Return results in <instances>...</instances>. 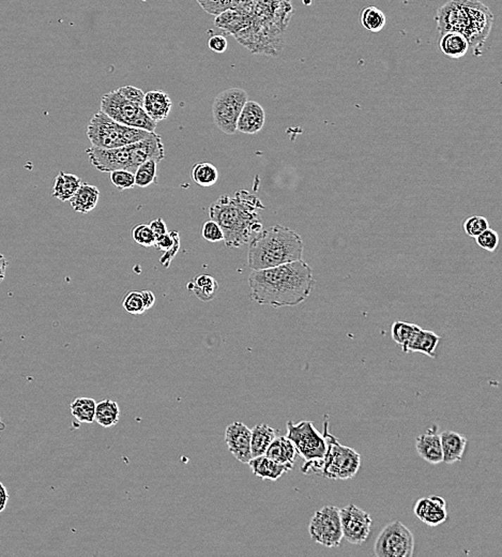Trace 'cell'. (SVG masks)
Listing matches in <instances>:
<instances>
[{"instance_id":"obj_3","label":"cell","mask_w":502,"mask_h":557,"mask_svg":"<svg viewBox=\"0 0 502 557\" xmlns=\"http://www.w3.org/2000/svg\"><path fill=\"white\" fill-rule=\"evenodd\" d=\"M301 236L287 226H273L252 237L248 252L251 269L261 270L300 261L303 255Z\"/></svg>"},{"instance_id":"obj_4","label":"cell","mask_w":502,"mask_h":557,"mask_svg":"<svg viewBox=\"0 0 502 557\" xmlns=\"http://www.w3.org/2000/svg\"><path fill=\"white\" fill-rule=\"evenodd\" d=\"M436 20L440 34L460 32L470 47H478L489 36L494 14L480 0H450L438 9Z\"/></svg>"},{"instance_id":"obj_41","label":"cell","mask_w":502,"mask_h":557,"mask_svg":"<svg viewBox=\"0 0 502 557\" xmlns=\"http://www.w3.org/2000/svg\"><path fill=\"white\" fill-rule=\"evenodd\" d=\"M117 92L127 100L131 101L139 106H143L145 94L139 88L134 87V86H123V87H119Z\"/></svg>"},{"instance_id":"obj_10","label":"cell","mask_w":502,"mask_h":557,"mask_svg":"<svg viewBox=\"0 0 502 557\" xmlns=\"http://www.w3.org/2000/svg\"><path fill=\"white\" fill-rule=\"evenodd\" d=\"M246 101V90L237 87L224 90L215 97L213 104V121L223 133L228 135L236 133L237 121Z\"/></svg>"},{"instance_id":"obj_6","label":"cell","mask_w":502,"mask_h":557,"mask_svg":"<svg viewBox=\"0 0 502 557\" xmlns=\"http://www.w3.org/2000/svg\"><path fill=\"white\" fill-rule=\"evenodd\" d=\"M153 134L154 132L121 125L101 111L92 116L87 127L88 140L92 145L105 149L131 145L144 141Z\"/></svg>"},{"instance_id":"obj_32","label":"cell","mask_w":502,"mask_h":557,"mask_svg":"<svg viewBox=\"0 0 502 557\" xmlns=\"http://www.w3.org/2000/svg\"><path fill=\"white\" fill-rule=\"evenodd\" d=\"M420 326L415 325V324L401 321L395 322L391 327V336H392L395 343L400 345L404 350L410 340L413 339V334L417 332Z\"/></svg>"},{"instance_id":"obj_28","label":"cell","mask_w":502,"mask_h":557,"mask_svg":"<svg viewBox=\"0 0 502 557\" xmlns=\"http://www.w3.org/2000/svg\"><path fill=\"white\" fill-rule=\"evenodd\" d=\"M120 418V408L118 403L112 400H103L96 403L94 422L103 428L116 426Z\"/></svg>"},{"instance_id":"obj_24","label":"cell","mask_w":502,"mask_h":557,"mask_svg":"<svg viewBox=\"0 0 502 557\" xmlns=\"http://www.w3.org/2000/svg\"><path fill=\"white\" fill-rule=\"evenodd\" d=\"M100 191L94 185L82 183L73 197L70 200L72 208L76 212L86 214L94 210L98 205Z\"/></svg>"},{"instance_id":"obj_50","label":"cell","mask_w":502,"mask_h":557,"mask_svg":"<svg viewBox=\"0 0 502 557\" xmlns=\"http://www.w3.org/2000/svg\"><path fill=\"white\" fill-rule=\"evenodd\" d=\"M0 422H1V420H0Z\"/></svg>"},{"instance_id":"obj_44","label":"cell","mask_w":502,"mask_h":557,"mask_svg":"<svg viewBox=\"0 0 502 557\" xmlns=\"http://www.w3.org/2000/svg\"><path fill=\"white\" fill-rule=\"evenodd\" d=\"M180 245H181V241L180 239H179V240H177L176 243H175V245H172V247H170V250L165 251V252H164V255H162L161 259H160V263H161L162 265L164 266V267L165 268L170 267V264H172V259H175V257H176L177 253L179 252V250H180Z\"/></svg>"},{"instance_id":"obj_37","label":"cell","mask_w":502,"mask_h":557,"mask_svg":"<svg viewBox=\"0 0 502 557\" xmlns=\"http://www.w3.org/2000/svg\"><path fill=\"white\" fill-rule=\"evenodd\" d=\"M489 228V221L485 216H470L464 223L465 233L469 237H473V238L479 236L481 233L484 232Z\"/></svg>"},{"instance_id":"obj_23","label":"cell","mask_w":502,"mask_h":557,"mask_svg":"<svg viewBox=\"0 0 502 557\" xmlns=\"http://www.w3.org/2000/svg\"><path fill=\"white\" fill-rule=\"evenodd\" d=\"M440 51L452 59H460L468 53L470 45L464 35L458 32L441 34L439 40Z\"/></svg>"},{"instance_id":"obj_35","label":"cell","mask_w":502,"mask_h":557,"mask_svg":"<svg viewBox=\"0 0 502 557\" xmlns=\"http://www.w3.org/2000/svg\"><path fill=\"white\" fill-rule=\"evenodd\" d=\"M132 238L142 247H150L156 245V237L148 224H139L132 231Z\"/></svg>"},{"instance_id":"obj_49","label":"cell","mask_w":502,"mask_h":557,"mask_svg":"<svg viewBox=\"0 0 502 557\" xmlns=\"http://www.w3.org/2000/svg\"><path fill=\"white\" fill-rule=\"evenodd\" d=\"M142 1H147V0H142Z\"/></svg>"},{"instance_id":"obj_31","label":"cell","mask_w":502,"mask_h":557,"mask_svg":"<svg viewBox=\"0 0 502 557\" xmlns=\"http://www.w3.org/2000/svg\"><path fill=\"white\" fill-rule=\"evenodd\" d=\"M360 20H361L362 26L368 32H374V34L382 32L387 23V18L384 12L375 6L364 8L362 10Z\"/></svg>"},{"instance_id":"obj_48","label":"cell","mask_w":502,"mask_h":557,"mask_svg":"<svg viewBox=\"0 0 502 557\" xmlns=\"http://www.w3.org/2000/svg\"><path fill=\"white\" fill-rule=\"evenodd\" d=\"M8 266H9V261L5 255L0 253V283H3L7 274Z\"/></svg>"},{"instance_id":"obj_11","label":"cell","mask_w":502,"mask_h":557,"mask_svg":"<svg viewBox=\"0 0 502 557\" xmlns=\"http://www.w3.org/2000/svg\"><path fill=\"white\" fill-rule=\"evenodd\" d=\"M286 437L293 441L298 455L303 458L304 461L324 459L326 455L327 443L324 434L317 430L310 420H302L298 424L289 420Z\"/></svg>"},{"instance_id":"obj_5","label":"cell","mask_w":502,"mask_h":557,"mask_svg":"<svg viewBox=\"0 0 502 557\" xmlns=\"http://www.w3.org/2000/svg\"><path fill=\"white\" fill-rule=\"evenodd\" d=\"M90 163L96 170L102 173L125 170L135 173L142 163L148 160L161 162L165 158V148L161 136L154 133L144 141L123 146V147L105 148L92 147L86 150Z\"/></svg>"},{"instance_id":"obj_43","label":"cell","mask_w":502,"mask_h":557,"mask_svg":"<svg viewBox=\"0 0 502 557\" xmlns=\"http://www.w3.org/2000/svg\"><path fill=\"white\" fill-rule=\"evenodd\" d=\"M208 47L215 53H224L227 49V40H226L225 37L217 35V36L211 37L209 39Z\"/></svg>"},{"instance_id":"obj_27","label":"cell","mask_w":502,"mask_h":557,"mask_svg":"<svg viewBox=\"0 0 502 557\" xmlns=\"http://www.w3.org/2000/svg\"><path fill=\"white\" fill-rule=\"evenodd\" d=\"M188 288L194 293L195 296L203 302L213 300L219 290V284L213 276L209 274H199L188 284Z\"/></svg>"},{"instance_id":"obj_1","label":"cell","mask_w":502,"mask_h":557,"mask_svg":"<svg viewBox=\"0 0 502 557\" xmlns=\"http://www.w3.org/2000/svg\"><path fill=\"white\" fill-rule=\"evenodd\" d=\"M251 297L273 308L295 307L306 301L315 286L312 268L302 261L268 269L253 270L249 276Z\"/></svg>"},{"instance_id":"obj_33","label":"cell","mask_w":502,"mask_h":557,"mask_svg":"<svg viewBox=\"0 0 502 557\" xmlns=\"http://www.w3.org/2000/svg\"><path fill=\"white\" fill-rule=\"evenodd\" d=\"M156 160H148L142 163L137 170L135 171V185L139 188H146L156 181Z\"/></svg>"},{"instance_id":"obj_42","label":"cell","mask_w":502,"mask_h":557,"mask_svg":"<svg viewBox=\"0 0 502 557\" xmlns=\"http://www.w3.org/2000/svg\"><path fill=\"white\" fill-rule=\"evenodd\" d=\"M179 239H180L179 233L177 232V231H172V232H168L165 235H163V236L156 238L154 247H156L158 251H163V252H165V251L170 250Z\"/></svg>"},{"instance_id":"obj_30","label":"cell","mask_w":502,"mask_h":557,"mask_svg":"<svg viewBox=\"0 0 502 557\" xmlns=\"http://www.w3.org/2000/svg\"><path fill=\"white\" fill-rule=\"evenodd\" d=\"M96 400L92 398L83 397L74 400L70 406L71 414L78 422L82 424H92L96 415Z\"/></svg>"},{"instance_id":"obj_40","label":"cell","mask_w":502,"mask_h":557,"mask_svg":"<svg viewBox=\"0 0 502 557\" xmlns=\"http://www.w3.org/2000/svg\"><path fill=\"white\" fill-rule=\"evenodd\" d=\"M203 237L209 243H219V241L224 240V235L221 228L213 220L207 221L203 224Z\"/></svg>"},{"instance_id":"obj_38","label":"cell","mask_w":502,"mask_h":557,"mask_svg":"<svg viewBox=\"0 0 502 557\" xmlns=\"http://www.w3.org/2000/svg\"><path fill=\"white\" fill-rule=\"evenodd\" d=\"M111 181L117 189L127 190L135 185L134 173L129 172L125 170L114 171L111 173Z\"/></svg>"},{"instance_id":"obj_25","label":"cell","mask_w":502,"mask_h":557,"mask_svg":"<svg viewBox=\"0 0 502 557\" xmlns=\"http://www.w3.org/2000/svg\"><path fill=\"white\" fill-rule=\"evenodd\" d=\"M277 437L275 430L268 424H257L251 429V453L252 458L261 457L266 453L270 443Z\"/></svg>"},{"instance_id":"obj_21","label":"cell","mask_w":502,"mask_h":557,"mask_svg":"<svg viewBox=\"0 0 502 557\" xmlns=\"http://www.w3.org/2000/svg\"><path fill=\"white\" fill-rule=\"evenodd\" d=\"M440 341H441V337H439L435 332L422 329L420 327L413 334V339L410 340L404 352L421 353V354L427 355L431 358H436V348Z\"/></svg>"},{"instance_id":"obj_16","label":"cell","mask_w":502,"mask_h":557,"mask_svg":"<svg viewBox=\"0 0 502 557\" xmlns=\"http://www.w3.org/2000/svg\"><path fill=\"white\" fill-rule=\"evenodd\" d=\"M415 451L422 459L432 465L442 463L441 441L436 424L429 428L427 432L417 436Z\"/></svg>"},{"instance_id":"obj_13","label":"cell","mask_w":502,"mask_h":557,"mask_svg":"<svg viewBox=\"0 0 502 557\" xmlns=\"http://www.w3.org/2000/svg\"><path fill=\"white\" fill-rule=\"evenodd\" d=\"M343 538L349 544H362L371 534V515L363 509L351 504L339 509Z\"/></svg>"},{"instance_id":"obj_39","label":"cell","mask_w":502,"mask_h":557,"mask_svg":"<svg viewBox=\"0 0 502 557\" xmlns=\"http://www.w3.org/2000/svg\"><path fill=\"white\" fill-rule=\"evenodd\" d=\"M475 241L479 247L487 250L489 252H494L499 245V236L495 231L491 228H487L484 232L481 233L479 236L475 237Z\"/></svg>"},{"instance_id":"obj_8","label":"cell","mask_w":502,"mask_h":557,"mask_svg":"<svg viewBox=\"0 0 502 557\" xmlns=\"http://www.w3.org/2000/svg\"><path fill=\"white\" fill-rule=\"evenodd\" d=\"M100 109L102 113L121 125L149 132L156 130V121L146 114L143 106L123 98L117 90L108 92L102 97Z\"/></svg>"},{"instance_id":"obj_34","label":"cell","mask_w":502,"mask_h":557,"mask_svg":"<svg viewBox=\"0 0 502 557\" xmlns=\"http://www.w3.org/2000/svg\"><path fill=\"white\" fill-rule=\"evenodd\" d=\"M201 8L213 16H221L228 10H234V0H196Z\"/></svg>"},{"instance_id":"obj_2","label":"cell","mask_w":502,"mask_h":557,"mask_svg":"<svg viewBox=\"0 0 502 557\" xmlns=\"http://www.w3.org/2000/svg\"><path fill=\"white\" fill-rule=\"evenodd\" d=\"M265 206L256 195L240 189L232 197L222 195L213 202L209 216L221 228L226 247L238 249L263 230L261 212Z\"/></svg>"},{"instance_id":"obj_12","label":"cell","mask_w":502,"mask_h":557,"mask_svg":"<svg viewBox=\"0 0 502 557\" xmlns=\"http://www.w3.org/2000/svg\"><path fill=\"white\" fill-rule=\"evenodd\" d=\"M310 538L326 548H337L343 540L339 508L325 506L313 515L308 526Z\"/></svg>"},{"instance_id":"obj_7","label":"cell","mask_w":502,"mask_h":557,"mask_svg":"<svg viewBox=\"0 0 502 557\" xmlns=\"http://www.w3.org/2000/svg\"><path fill=\"white\" fill-rule=\"evenodd\" d=\"M329 422H325L324 437L327 453L324 468L320 475L332 480H349L355 477L361 466V455L349 446L341 445L328 431Z\"/></svg>"},{"instance_id":"obj_26","label":"cell","mask_w":502,"mask_h":557,"mask_svg":"<svg viewBox=\"0 0 502 557\" xmlns=\"http://www.w3.org/2000/svg\"><path fill=\"white\" fill-rule=\"evenodd\" d=\"M81 185L82 180L80 177L69 173L61 172L55 179L53 197L61 202L70 201Z\"/></svg>"},{"instance_id":"obj_29","label":"cell","mask_w":502,"mask_h":557,"mask_svg":"<svg viewBox=\"0 0 502 557\" xmlns=\"http://www.w3.org/2000/svg\"><path fill=\"white\" fill-rule=\"evenodd\" d=\"M191 176L196 185L203 188L213 187L219 179L217 167L210 162H199L192 167Z\"/></svg>"},{"instance_id":"obj_17","label":"cell","mask_w":502,"mask_h":557,"mask_svg":"<svg viewBox=\"0 0 502 557\" xmlns=\"http://www.w3.org/2000/svg\"><path fill=\"white\" fill-rule=\"evenodd\" d=\"M266 121V113L259 103L246 101L237 121V131L256 134L261 131Z\"/></svg>"},{"instance_id":"obj_15","label":"cell","mask_w":502,"mask_h":557,"mask_svg":"<svg viewBox=\"0 0 502 557\" xmlns=\"http://www.w3.org/2000/svg\"><path fill=\"white\" fill-rule=\"evenodd\" d=\"M413 511L418 519L432 527L444 523L448 518L446 501L437 495L420 498Z\"/></svg>"},{"instance_id":"obj_47","label":"cell","mask_w":502,"mask_h":557,"mask_svg":"<svg viewBox=\"0 0 502 557\" xmlns=\"http://www.w3.org/2000/svg\"><path fill=\"white\" fill-rule=\"evenodd\" d=\"M8 501H9L8 489L4 486L3 482H0V513H3L5 510Z\"/></svg>"},{"instance_id":"obj_36","label":"cell","mask_w":502,"mask_h":557,"mask_svg":"<svg viewBox=\"0 0 502 557\" xmlns=\"http://www.w3.org/2000/svg\"><path fill=\"white\" fill-rule=\"evenodd\" d=\"M123 305L125 310L130 314L141 315L146 311L141 292H137V290L130 292L123 299Z\"/></svg>"},{"instance_id":"obj_14","label":"cell","mask_w":502,"mask_h":557,"mask_svg":"<svg viewBox=\"0 0 502 557\" xmlns=\"http://www.w3.org/2000/svg\"><path fill=\"white\" fill-rule=\"evenodd\" d=\"M225 443L228 451L240 463L248 464L251 453V429L241 422L230 424L225 430Z\"/></svg>"},{"instance_id":"obj_46","label":"cell","mask_w":502,"mask_h":557,"mask_svg":"<svg viewBox=\"0 0 502 557\" xmlns=\"http://www.w3.org/2000/svg\"><path fill=\"white\" fill-rule=\"evenodd\" d=\"M142 298H143L144 307H145V310H149L153 307L154 303H156V296H154L153 293L151 290H142L141 292Z\"/></svg>"},{"instance_id":"obj_45","label":"cell","mask_w":502,"mask_h":557,"mask_svg":"<svg viewBox=\"0 0 502 557\" xmlns=\"http://www.w3.org/2000/svg\"><path fill=\"white\" fill-rule=\"evenodd\" d=\"M148 226H149V228H151V231L153 232L154 236H156V238L163 236V235H165L166 233L168 232L166 223L164 222L163 219L161 218H158L156 219V220L151 221V222H150Z\"/></svg>"},{"instance_id":"obj_9","label":"cell","mask_w":502,"mask_h":557,"mask_svg":"<svg viewBox=\"0 0 502 557\" xmlns=\"http://www.w3.org/2000/svg\"><path fill=\"white\" fill-rule=\"evenodd\" d=\"M415 537L401 521H393L380 532L374 546L376 557H413Z\"/></svg>"},{"instance_id":"obj_18","label":"cell","mask_w":502,"mask_h":557,"mask_svg":"<svg viewBox=\"0 0 502 557\" xmlns=\"http://www.w3.org/2000/svg\"><path fill=\"white\" fill-rule=\"evenodd\" d=\"M172 99L162 90H151L144 97V111L156 123L165 121L172 111Z\"/></svg>"},{"instance_id":"obj_20","label":"cell","mask_w":502,"mask_h":557,"mask_svg":"<svg viewBox=\"0 0 502 557\" xmlns=\"http://www.w3.org/2000/svg\"><path fill=\"white\" fill-rule=\"evenodd\" d=\"M248 464L255 476L261 479L271 480V482H277L285 472L293 470L291 466L277 463L265 455L252 458Z\"/></svg>"},{"instance_id":"obj_19","label":"cell","mask_w":502,"mask_h":557,"mask_svg":"<svg viewBox=\"0 0 502 557\" xmlns=\"http://www.w3.org/2000/svg\"><path fill=\"white\" fill-rule=\"evenodd\" d=\"M440 441L444 463L452 465L462 461L467 446V439L464 435L454 431H444L440 433Z\"/></svg>"},{"instance_id":"obj_22","label":"cell","mask_w":502,"mask_h":557,"mask_svg":"<svg viewBox=\"0 0 502 557\" xmlns=\"http://www.w3.org/2000/svg\"><path fill=\"white\" fill-rule=\"evenodd\" d=\"M297 455V451H296L293 441L286 436L275 437L265 453V455L269 459L273 460L277 463L284 464V465L291 466V467H294Z\"/></svg>"}]
</instances>
